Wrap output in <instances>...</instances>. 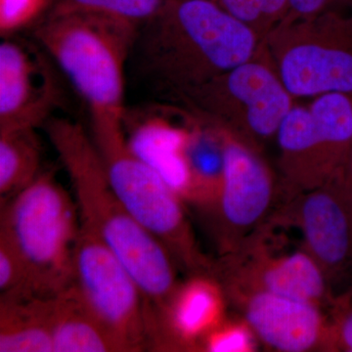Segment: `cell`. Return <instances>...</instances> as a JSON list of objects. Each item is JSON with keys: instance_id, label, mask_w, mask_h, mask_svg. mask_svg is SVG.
Masks as SVG:
<instances>
[{"instance_id": "3957f363", "label": "cell", "mask_w": 352, "mask_h": 352, "mask_svg": "<svg viewBox=\"0 0 352 352\" xmlns=\"http://www.w3.org/2000/svg\"><path fill=\"white\" fill-rule=\"evenodd\" d=\"M138 29L82 11L50 10L36 25L38 45L87 103L91 131L124 127L126 69Z\"/></svg>"}, {"instance_id": "52a82bcc", "label": "cell", "mask_w": 352, "mask_h": 352, "mask_svg": "<svg viewBox=\"0 0 352 352\" xmlns=\"http://www.w3.org/2000/svg\"><path fill=\"white\" fill-rule=\"evenodd\" d=\"M109 182L139 223L163 243L175 263L193 274L210 270L192 233L182 200L127 145L124 129L91 132Z\"/></svg>"}, {"instance_id": "d6986e66", "label": "cell", "mask_w": 352, "mask_h": 352, "mask_svg": "<svg viewBox=\"0 0 352 352\" xmlns=\"http://www.w3.org/2000/svg\"><path fill=\"white\" fill-rule=\"evenodd\" d=\"M43 146L36 129L0 131V205L19 194L41 173Z\"/></svg>"}, {"instance_id": "603a6c76", "label": "cell", "mask_w": 352, "mask_h": 352, "mask_svg": "<svg viewBox=\"0 0 352 352\" xmlns=\"http://www.w3.org/2000/svg\"><path fill=\"white\" fill-rule=\"evenodd\" d=\"M249 324L222 321L201 340L199 349L208 352H248L254 349Z\"/></svg>"}, {"instance_id": "e0dca14e", "label": "cell", "mask_w": 352, "mask_h": 352, "mask_svg": "<svg viewBox=\"0 0 352 352\" xmlns=\"http://www.w3.org/2000/svg\"><path fill=\"white\" fill-rule=\"evenodd\" d=\"M53 300L0 298V352H53Z\"/></svg>"}, {"instance_id": "cb8c5ba5", "label": "cell", "mask_w": 352, "mask_h": 352, "mask_svg": "<svg viewBox=\"0 0 352 352\" xmlns=\"http://www.w3.org/2000/svg\"><path fill=\"white\" fill-rule=\"evenodd\" d=\"M32 296L24 265L12 247L0 237V298Z\"/></svg>"}, {"instance_id": "9a60e30c", "label": "cell", "mask_w": 352, "mask_h": 352, "mask_svg": "<svg viewBox=\"0 0 352 352\" xmlns=\"http://www.w3.org/2000/svg\"><path fill=\"white\" fill-rule=\"evenodd\" d=\"M332 186L310 190L298 212L307 251L324 271L342 266L352 251L351 214Z\"/></svg>"}, {"instance_id": "44dd1931", "label": "cell", "mask_w": 352, "mask_h": 352, "mask_svg": "<svg viewBox=\"0 0 352 352\" xmlns=\"http://www.w3.org/2000/svg\"><path fill=\"white\" fill-rule=\"evenodd\" d=\"M224 10L265 41L289 12V0H215Z\"/></svg>"}, {"instance_id": "7a4b0ae2", "label": "cell", "mask_w": 352, "mask_h": 352, "mask_svg": "<svg viewBox=\"0 0 352 352\" xmlns=\"http://www.w3.org/2000/svg\"><path fill=\"white\" fill-rule=\"evenodd\" d=\"M263 46L214 0H164L139 27L131 57L148 82L175 96L249 61Z\"/></svg>"}, {"instance_id": "8992f818", "label": "cell", "mask_w": 352, "mask_h": 352, "mask_svg": "<svg viewBox=\"0 0 352 352\" xmlns=\"http://www.w3.org/2000/svg\"><path fill=\"white\" fill-rule=\"evenodd\" d=\"M263 43L294 98L338 94L352 99V10L286 17Z\"/></svg>"}, {"instance_id": "5bb4252c", "label": "cell", "mask_w": 352, "mask_h": 352, "mask_svg": "<svg viewBox=\"0 0 352 352\" xmlns=\"http://www.w3.org/2000/svg\"><path fill=\"white\" fill-rule=\"evenodd\" d=\"M245 294V320L271 349L305 352L320 342L323 319L317 305L261 289H248Z\"/></svg>"}, {"instance_id": "5b68a950", "label": "cell", "mask_w": 352, "mask_h": 352, "mask_svg": "<svg viewBox=\"0 0 352 352\" xmlns=\"http://www.w3.org/2000/svg\"><path fill=\"white\" fill-rule=\"evenodd\" d=\"M175 97L194 119L256 150L295 106L264 43L252 59Z\"/></svg>"}, {"instance_id": "484cf974", "label": "cell", "mask_w": 352, "mask_h": 352, "mask_svg": "<svg viewBox=\"0 0 352 352\" xmlns=\"http://www.w3.org/2000/svg\"><path fill=\"white\" fill-rule=\"evenodd\" d=\"M340 340L347 351H352V312L342 322L340 330Z\"/></svg>"}, {"instance_id": "d4e9b609", "label": "cell", "mask_w": 352, "mask_h": 352, "mask_svg": "<svg viewBox=\"0 0 352 352\" xmlns=\"http://www.w3.org/2000/svg\"><path fill=\"white\" fill-rule=\"evenodd\" d=\"M289 18H307L330 10H352V0H289Z\"/></svg>"}, {"instance_id": "2e32d148", "label": "cell", "mask_w": 352, "mask_h": 352, "mask_svg": "<svg viewBox=\"0 0 352 352\" xmlns=\"http://www.w3.org/2000/svg\"><path fill=\"white\" fill-rule=\"evenodd\" d=\"M245 272L249 289H261L318 305L326 293L324 270L308 251L259 259Z\"/></svg>"}, {"instance_id": "7402d4cb", "label": "cell", "mask_w": 352, "mask_h": 352, "mask_svg": "<svg viewBox=\"0 0 352 352\" xmlns=\"http://www.w3.org/2000/svg\"><path fill=\"white\" fill-rule=\"evenodd\" d=\"M53 0H0V34L10 38L29 27L52 6Z\"/></svg>"}, {"instance_id": "ac0fdd59", "label": "cell", "mask_w": 352, "mask_h": 352, "mask_svg": "<svg viewBox=\"0 0 352 352\" xmlns=\"http://www.w3.org/2000/svg\"><path fill=\"white\" fill-rule=\"evenodd\" d=\"M52 340L53 352H120L71 286L53 300Z\"/></svg>"}, {"instance_id": "ba28073f", "label": "cell", "mask_w": 352, "mask_h": 352, "mask_svg": "<svg viewBox=\"0 0 352 352\" xmlns=\"http://www.w3.org/2000/svg\"><path fill=\"white\" fill-rule=\"evenodd\" d=\"M280 168L293 189L310 191L346 175L352 149V99L329 94L295 105L276 134Z\"/></svg>"}, {"instance_id": "8fae6325", "label": "cell", "mask_w": 352, "mask_h": 352, "mask_svg": "<svg viewBox=\"0 0 352 352\" xmlns=\"http://www.w3.org/2000/svg\"><path fill=\"white\" fill-rule=\"evenodd\" d=\"M221 135L223 168L214 206L224 227L239 233L263 219L272 203L274 185L256 149L223 132Z\"/></svg>"}, {"instance_id": "277c9868", "label": "cell", "mask_w": 352, "mask_h": 352, "mask_svg": "<svg viewBox=\"0 0 352 352\" xmlns=\"http://www.w3.org/2000/svg\"><path fill=\"white\" fill-rule=\"evenodd\" d=\"M80 229L75 198L52 170H41L27 188L0 205V237L22 261L32 296L53 298L71 286Z\"/></svg>"}, {"instance_id": "30bf717a", "label": "cell", "mask_w": 352, "mask_h": 352, "mask_svg": "<svg viewBox=\"0 0 352 352\" xmlns=\"http://www.w3.org/2000/svg\"><path fill=\"white\" fill-rule=\"evenodd\" d=\"M59 89L44 55L28 44H0V131L38 129L50 119Z\"/></svg>"}, {"instance_id": "ffe728a7", "label": "cell", "mask_w": 352, "mask_h": 352, "mask_svg": "<svg viewBox=\"0 0 352 352\" xmlns=\"http://www.w3.org/2000/svg\"><path fill=\"white\" fill-rule=\"evenodd\" d=\"M164 0H55L51 10L102 14L139 25L152 18Z\"/></svg>"}, {"instance_id": "83f0119b", "label": "cell", "mask_w": 352, "mask_h": 352, "mask_svg": "<svg viewBox=\"0 0 352 352\" xmlns=\"http://www.w3.org/2000/svg\"><path fill=\"white\" fill-rule=\"evenodd\" d=\"M351 198H352V197H351ZM351 208H352V200H351Z\"/></svg>"}, {"instance_id": "9c48e42d", "label": "cell", "mask_w": 352, "mask_h": 352, "mask_svg": "<svg viewBox=\"0 0 352 352\" xmlns=\"http://www.w3.org/2000/svg\"><path fill=\"white\" fill-rule=\"evenodd\" d=\"M71 287L120 352L148 351V308L142 292L120 259L82 224Z\"/></svg>"}, {"instance_id": "6da1fadb", "label": "cell", "mask_w": 352, "mask_h": 352, "mask_svg": "<svg viewBox=\"0 0 352 352\" xmlns=\"http://www.w3.org/2000/svg\"><path fill=\"white\" fill-rule=\"evenodd\" d=\"M43 127L69 176L80 224L131 273L144 296L150 318H155L179 285L175 259L113 191L90 133L78 122L60 118H50Z\"/></svg>"}, {"instance_id": "4fadbf2b", "label": "cell", "mask_w": 352, "mask_h": 352, "mask_svg": "<svg viewBox=\"0 0 352 352\" xmlns=\"http://www.w3.org/2000/svg\"><path fill=\"white\" fill-rule=\"evenodd\" d=\"M127 145L182 201H195V183L190 166L191 129L177 126L164 113L148 112L124 120Z\"/></svg>"}, {"instance_id": "f1b7e54d", "label": "cell", "mask_w": 352, "mask_h": 352, "mask_svg": "<svg viewBox=\"0 0 352 352\" xmlns=\"http://www.w3.org/2000/svg\"><path fill=\"white\" fill-rule=\"evenodd\" d=\"M214 1H215V0H214Z\"/></svg>"}, {"instance_id": "7c38bea8", "label": "cell", "mask_w": 352, "mask_h": 352, "mask_svg": "<svg viewBox=\"0 0 352 352\" xmlns=\"http://www.w3.org/2000/svg\"><path fill=\"white\" fill-rule=\"evenodd\" d=\"M223 295L217 279L205 273L178 285L150 327L148 349H199L204 338L223 321Z\"/></svg>"}, {"instance_id": "4316f807", "label": "cell", "mask_w": 352, "mask_h": 352, "mask_svg": "<svg viewBox=\"0 0 352 352\" xmlns=\"http://www.w3.org/2000/svg\"><path fill=\"white\" fill-rule=\"evenodd\" d=\"M346 178L349 182L352 183V149L351 153V157H349V164H347Z\"/></svg>"}]
</instances>
